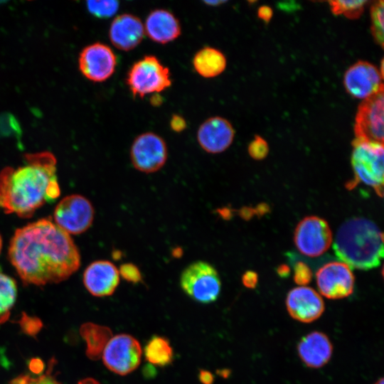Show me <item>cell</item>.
I'll return each mask as SVG.
<instances>
[{"label":"cell","instance_id":"obj_9","mask_svg":"<svg viewBox=\"0 0 384 384\" xmlns=\"http://www.w3.org/2000/svg\"><path fill=\"white\" fill-rule=\"evenodd\" d=\"M142 353L141 346L136 338L128 334H118L106 343L102 351V360L109 370L124 375L138 367Z\"/></svg>","mask_w":384,"mask_h":384},{"label":"cell","instance_id":"obj_2","mask_svg":"<svg viewBox=\"0 0 384 384\" xmlns=\"http://www.w3.org/2000/svg\"><path fill=\"white\" fill-rule=\"evenodd\" d=\"M24 164L0 172V208L7 214L28 218L45 203L60 196L56 159L49 151L24 155Z\"/></svg>","mask_w":384,"mask_h":384},{"label":"cell","instance_id":"obj_17","mask_svg":"<svg viewBox=\"0 0 384 384\" xmlns=\"http://www.w3.org/2000/svg\"><path fill=\"white\" fill-rule=\"evenodd\" d=\"M118 268L109 260L90 263L83 274V283L87 291L95 297L112 295L119 284Z\"/></svg>","mask_w":384,"mask_h":384},{"label":"cell","instance_id":"obj_4","mask_svg":"<svg viewBox=\"0 0 384 384\" xmlns=\"http://www.w3.org/2000/svg\"><path fill=\"white\" fill-rule=\"evenodd\" d=\"M351 164L354 179L348 183L352 188L363 183L374 188L382 196L383 193V144L356 139L353 142Z\"/></svg>","mask_w":384,"mask_h":384},{"label":"cell","instance_id":"obj_31","mask_svg":"<svg viewBox=\"0 0 384 384\" xmlns=\"http://www.w3.org/2000/svg\"><path fill=\"white\" fill-rule=\"evenodd\" d=\"M170 127L173 132L180 133L184 131L187 124L186 119L181 115L174 114L169 122Z\"/></svg>","mask_w":384,"mask_h":384},{"label":"cell","instance_id":"obj_37","mask_svg":"<svg viewBox=\"0 0 384 384\" xmlns=\"http://www.w3.org/2000/svg\"><path fill=\"white\" fill-rule=\"evenodd\" d=\"M224 1H206L204 3L208 6H218L225 3Z\"/></svg>","mask_w":384,"mask_h":384},{"label":"cell","instance_id":"obj_30","mask_svg":"<svg viewBox=\"0 0 384 384\" xmlns=\"http://www.w3.org/2000/svg\"><path fill=\"white\" fill-rule=\"evenodd\" d=\"M311 271L304 262H298L294 268V282L299 285H305L311 279Z\"/></svg>","mask_w":384,"mask_h":384},{"label":"cell","instance_id":"obj_28","mask_svg":"<svg viewBox=\"0 0 384 384\" xmlns=\"http://www.w3.org/2000/svg\"><path fill=\"white\" fill-rule=\"evenodd\" d=\"M247 151L252 159L261 160L267 156L269 147L267 142L262 137L255 136L250 143Z\"/></svg>","mask_w":384,"mask_h":384},{"label":"cell","instance_id":"obj_29","mask_svg":"<svg viewBox=\"0 0 384 384\" xmlns=\"http://www.w3.org/2000/svg\"><path fill=\"white\" fill-rule=\"evenodd\" d=\"M118 270L119 276L127 282L136 284L142 280V275L139 268L132 262L121 265Z\"/></svg>","mask_w":384,"mask_h":384},{"label":"cell","instance_id":"obj_12","mask_svg":"<svg viewBox=\"0 0 384 384\" xmlns=\"http://www.w3.org/2000/svg\"><path fill=\"white\" fill-rule=\"evenodd\" d=\"M117 57L107 45L96 42L85 47L78 58L81 73L87 80L102 82L108 80L114 73Z\"/></svg>","mask_w":384,"mask_h":384},{"label":"cell","instance_id":"obj_23","mask_svg":"<svg viewBox=\"0 0 384 384\" xmlns=\"http://www.w3.org/2000/svg\"><path fill=\"white\" fill-rule=\"evenodd\" d=\"M16 295V281L9 276L0 273V325L8 320Z\"/></svg>","mask_w":384,"mask_h":384},{"label":"cell","instance_id":"obj_5","mask_svg":"<svg viewBox=\"0 0 384 384\" xmlns=\"http://www.w3.org/2000/svg\"><path fill=\"white\" fill-rule=\"evenodd\" d=\"M126 82L134 97L142 98L169 88L171 85V73L157 57L146 55L130 67Z\"/></svg>","mask_w":384,"mask_h":384},{"label":"cell","instance_id":"obj_26","mask_svg":"<svg viewBox=\"0 0 384 384\" xmlns=\"http://www.w3.org/2000/svg\"><path fill=\"white\" fill-rule=\"evenodd\" d=\"M87 11L97 18H110L119 9V3L114 0L88 1L86 2Z\"/></svg>","mask_w":384,"mask_h":384},{"label":"cell","instance_id":"obj_19","mask_svg":"<svg viewBox=\"0 0 384 384\" xmlns=\"http://www.w3.org/2000/svg\"><path fill=\"white\" fill-rule=\"evenodd\" d=\"M297 353L306 366L320 368L330 361L333 354V345L326 334L314 331L299 341Z\"/></svg>","mask_w":384,"mask_h":384},{"label":"cell","instance_id":"obj_33","mask_svg":"<svg viewBox=\"0 0 384 384\" xmlns=\"http://www.w3.org/2000/svg\"><path fill=\"white\" fill-rule=\"evenodd\" d=\"M258 17L265 22L268 23L272 18L273 12L272 9L268 6H262L258 9Z\"/></svg>","mask_w":384,"mask_h":384},{"label":"cell","instance_id":"obj_39","mask_svg":"<svg viewBox=\"0 0 384 384\" xmlns=\"http://www.w3.org/2000/svg\"><path fill=\"white\" fill-rule=\"evenodd\" d=\"M1 247H2V239H1V237L0 235V252H1Z\"/></svg>","mask_w":384,"mask_h":384},{"label":"cell","instance_id":"obj_7","mask_svg":"<svg viewBox=\"0 0 384 384\" xmlns=\"http://www.w3.org/2000/svg\"><path fill=\"white\" fill-rule=\"evenodd\" d=\"M129 156L136 170L152 174L165 165L168 158L167 145L159 134L152 132H144L134 139Z\"/></svg>","mask_w":384,"mask_h":384},{"label":"cell","instance_id":"obj_38","mask_svg":"<svg viewBox=\"0 0 384 384\" xmlns=\"http://www.w3.org/2000/svg\"><path fill=\"white\" fill-rule=\"evenodd\" d=\"M374 384H384V380L383 378H380Z\"/></svg>","mask_w":384,"mask_h":384},{"label":"cell","instance_id":"obj_3","mask_svg":"<svg viewBox=\"0 0 384 384\" xmlns=\"http://www.w3.org/2000/svg\"><path fill=\"white\" fill-rule=\"evenodd\" d=\"M334 250L349 267L364 270L375 268L383 256V235L371 220L352 218L338 229Z\"/></svg>","mask_w":384,"mask_h":384},{"label":"cell","instance_id":"obj_1","mask_svg":"<svg viewBox=\"0 0 384 384\" xmlns=\"http://www.w3.org/2000/svg\"><path fill=\"white\" fill-rule=\"evenodd\" d=\"M9 259L26 284L45 285L67 279L80 266V255L70 235L42 218L16 230Z\"/></svg>","mask_w":384,"mask_h":384},{"label":"cell","instance_id":"obj_10","mask_svg":"<svg viewBox=\"0 0 384 384\" xmlns=\"http://www.w3.org/2000/svg\"><path fill=\"white\" fill-rule=\"evenodd\" d=\"M384 89L366 98L358 107L354 132L356 139L383 144Z\"/></svg>","mask_w":384,"mask_h":384},{"label":"cell","instance_id":"obj_24","mask_svg":"<svg viewBox=\"0 0 384 384\" xmlns=\"http://www.w3.org/2000/svg\"><path fill=\"white\" fill-rule=\"evenodd\" d=\"M368 1H330L332 13L335 15H344L350 19L359 18L363 12L365 4Z\"/></svg>","mask_w":384,"mask_h":384},{"label":"cell","instance_id":"obj_15","mask_svg":"<svg viewBox=\"0 0 384 384\" xmlns=\"http://www.w3.org/2000/svg\"><path fill=\"white\" fill-rule=\"evenodd\" d=\"M286 307L292 319L305 324L318 319L325 309L321 295L306 286L293 288L288 292Z\"/></svg>","mask_w":384,"mask_h":384},{"label":"cell","instance_id":"obj_22","mask_svg":"<svg viewBox=\"0 0 384 384\" xmlns=\"http://www.w3.org/2000/svg\"><path fill=\"white\" fill-rule=\"evenodd\" d=\"M146 359L157 366H166L170 364L174 358L173 349L169 341L161 336H154L144 347Z\"/></svg>","mask_w":384,"mask_h":384},{"label":"cell","instance_id":"obj_14","mask_svg":"<svg viewBox=\"0 0 384 384\" xmlns=\"http://www.w3.org/2000/svg\"><path fill=\"white\" fill-rule=\"evenodd\" d=\"M383 75L374 65L360 60L345 73L343 85L352 97L366 99L383 89Z\"/></svg>","mask_w":384,"mask_h":384},{"label":"cell","instance_id":"obj_20","mask_svg":"<svg viewBox=\"0 0 384 384\" xmlns=\"http://www.w3.org/2000/svg\"><path fill=\"white\" fill-rule=\"evenodd\" d=\"M144 27L145 34L160 44L174 41L181 33L178 19L173 13L164 9L151 11L146 16Z\"/></svg>","mask_w":384,"mask_h":384},{"label":"cell","instance_id":"obj_34","mask_svg":"<svg viewBox=\"0 0 384 384\" xmlns=\"http://www.w3.org/2000/svg\"><path fill=\"white\" fill-rule=\"evenodd\" d=\"M199 379L203 384H212L213 376L209 371L201 370L199 374Z\"/></svg>","mask_w":384,"mask_h":384},{"label":"cell","instance_id":"obj_32","mask_svg":"<svg viewBox=\"0 0 384 384\" xmlns=\"http://www.w3.org/2000/svg\"><path fill=\"white\" fill-rule=\"evenodd\" d=\"M257 274L252 271L246 272L242 277V284L247 288L253 289L257 284Z\"/></svg>","mask_w":384,"mask_h":384},{"label":"cell","instance_id":"obj_35","mask_svg":"<svg viewBox=\"0 0 384 384\" xmlns=\"http://www.w3.org/2000/svg\"><path fill=\"white\" fill-rule=\"evenodd\" d=\"M78 384H100V383L93 378H85L80 380L78 383Z\"/></svg>","mask_w":384,"mask_h":384},{"label":"cell","instance_id":"obj_21","mask_svg":"<svg viewBox=\"0 0 384 384\" xmlns=\"http://www.w3.org/2000/svg\"><path fill=\"white\" fill-rule=\"evenodd\" d=\"M192 64L199 75L205 78H213L225 70L227 60L220 50L213 47L206 46L195 53Z\"/></svg>","mask_w":384,"mask_h":384},{"label":"cell","instance_id":"obj_6","mask_svg":"<svg viewBox=\"0 0 384 384\" xmlns=\"http://www.w3.org/2000/svg\"><path fill=\"white\" fill-rule=\"evenodd\" d=\"M180 286L193 300L210 304L219 297L221 281L216 269L206 261H196L186 266L180 276Z\"/></svg>","mask_w":384,"mask_h":384},{"label":"cell","instance_id":"obj_27","mask_svg":"<svg viewBox=\"0 0 384 384\" xmlns=\"http://www.w3.org/2000/svg\"><path fill=\"white\" fill-rule=\"evenodd\" d=\"M53 365L51 363L48 370L38 377L21 375L11 380L10 384H60L51 373Z\"/></svg>","mask_w":384,"mask_h":384},{"label":"cell","instance_id":"obj_8","mask_svg":"<svg viewBox=\"0 0 384 384\" xmlns=\"http://www.w3.org/2000/svg\"><path fill=\"white\" fill-rule=\"evenodd\" d=\"M95 210L85 197L73 194L63 198L53 213L55 223L69 235L85 232L92 225Z\"/></svg>","mask_w":384,"mask_h":384},{"label":"cell","instance_id":"obj_25","mask_svg":"<svg viewBox=\"0 0 384 384\" xmlns=\"http://www.w3.org/2000/svg\"><path fill=\"white\" fill-rule=\"evenodd\" d=\"M371 32L374 40L381 47L384 41V4L383 1H375L370 7Z\"/></svg>","mask_w":384,"mask_h":384},{"label":"cell","instance_id":"obj_36","mask_svg":"<svg viewBox=\"0 0 384 384\" xmlns=\"http://www.w3.org/2000/svg\"><path fill=\"white\" fill-rule=\"evenodd\" d=\"M278 273L282 277L287 276V274L289 273V269L287 266L282 265L281 267L278 269Z\"/></svg>","mask_w":384,"mask_h":384},{"label":"cell","instance_id":"obj_13","mask_svg":"<svg viewBox=\"0 0 384 384\" xmlns=\"http://www.w3.org/2000/svg\"><path fill=\"white\" fill-rule=\"evenodd\" d=\"M316 278L320 294L328 299H343L353 292V274L343 262H331L325 264L318 270Z\"/></svg>","mask_w":384,"mask_h":384},{"label":"cell","instance_id":"obj_11","mask_svg":"<svg viewBox=\"0 0 384 384\" xmlns=\"http://www.w3.org/2000/svg\"><path fill=\"white\" fill-rule=\"evenodd\" d=\"M294 240L301 253L309 257H318L329 248L332 235L325 220L317 216H308L297 225Z\"/></svg>","mask_w":384,"mask_h":384},{"label":"cell","instance_id":"obj_18","mask_svg":"<svg viewBox=\"0 0 384 384\" xmlns=\"http://www.w3.org/2000/svg\"><path fill=\"white\" fill-rule=\"evenodd\" d=\"M145 35L144 23L132 14L117 16L109 28V38L117 49L129 51L142 42Z\"/></svg>","mask_w":384,"mask_h":384},{"label":"cell","instance_id":"obj_16","mask_svg":"<svg viewBox=\"0 0 384 384\" xmlns=\"http://www.w3.org/2000/svg\"><path fill=\"white\" fill-rule=\"evenodd\" d=\"M235 130L226 119L214 116L206 119L197 131V141L207 153L219 154L225 151L233 143Z\"/></svg>","mask_w":384,"mask_h":384}]
</instances>
